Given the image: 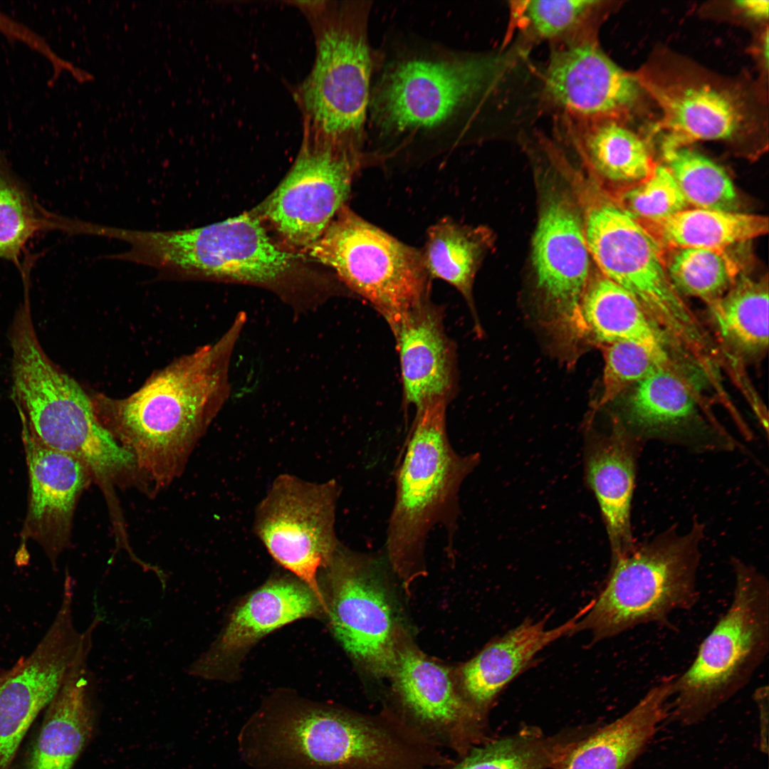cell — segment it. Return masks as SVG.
<instances>
[{
  "label": "cell",
  "mask_w": 769,
  "mask_h": 769,
  "mask_svg": "<svg viewBox=\"0 0 769 769\" xmlns=\"http://www.w3.org/2000/svg\"><path fill=\"white\" fill-rule=\"evenodd\" d=\"M98 625L93 619L83 632L76 657L47 706L28 769H71L92 735L97 682L88 660Z\"/></svg>",
  "instance_id": "obj_21"
},
{
  "label": "cell",
  "mask_w": 769,
  "mask_h": 769,
  "mask_svg": "<svg viewBox=\"0 0 769 769\" xmlns=\"http://www.w3.org/2000/svg\"><path fill=\"white\" fill-rule=\"evenodd\" d=\"M518 46L454 61L409 60L389 73L377 95L381 125L397 132L434 127L477 98L516 102L532 82Z\"/></svg>",
  "instance_id": "obj_8"
},
{
  "label": "cell",
  "mask_w": 769,
  "mask_h": 769,
  "mask_svg": "<svg viewBox=\"0 0 769 769\" xmlns=\"http://www.w3.org/2000/svg\"><path fill=\"white\" fill-rule=\"evenodd\" d=\"M731 604L701 644L688 669L675 676L669 716L690 725L702 721L743 689L769 651V581L733 558Z\"/></svg>",
  "instance_id": "obj_6"
},
{
  "label": "cell",
  "mask_w": 769,
  "mask_h": 769,
  "mask_svg": "<svg viewBox=\"0 0 769 769\" xmlns=\"http://www.w3.org/2000/svg\"><path fill=\"white\" fill-rule=\"evenodd\" d=\"M306 251L368 301L391 330L429 300L431 278L422 250L397 240L345 205Z\"/></svg>",
  "instance_id": "obj_10"
},
{
  "label": "cell",
  "mask_w": 769,
  "mask_h": 769,
  "mask_svg": "<svg viewBox=\"0 0 769 769\" xmlns=\"http://www.w3.org/2000/svg\"><path fill=\"white\" fill-rule=\"evenodd\" d=\"M589 172L601 182L636 184L654 165L644 142L614 119L561 120Z\"/></svg>",
  "instance_id": "obj_28"
},
{
  "label": "cell",
  "mask_w": 769,
  "mask_h": 769,
  "mask_svg": "<svg viewBox=\"0 0 769 769\" xmlns=\"http://www.w3.org/2000/svg\"><path fill=\"white\" fill-rule=\"evenodd\" d=\"M703 535L704 525L695 518L687 531L671 526L612 561L607 582L577 632L589 631L595 642L692 608L699 599Z\"/></svg>",
  "instance_id": "obj_5"
},
{
  "label": "cell",
  "mask_w": 769,
  "mask_h": 769,
  "mask_svg": "<svg viewBox=\"0 0 769 769\" xmlns=\"http://www.w3.org/2000/svg\"><path fill=\"white\" fill-rule=\"evenodd\" d=\"M605 4L595 0L512 1L506 38L517 31L528 41L555 45L595 34Z\"/></svg>",
  "instance_id": "obj_34"
},
{
  "label": "cell",
  "mask_w": 769,
  "mask_h": 769,
  "mask_svg": "<svg viewBox=\"0 0 769 769\" xmlns=\"http://www.w3.org/2000/svg\"><path fill=\"white\" fill-rule=\"evenodd\" d=\"M245 317L216 342L157 372L124 399H91L103 425L133 454L137 469L164 486L181 472L227 394L229 361Z\"/></svg>",
  "instance_id": "obj_2"
},
{
  "label": "cell",
  "mask_w": 769,
  "mask_h": 769,
  "mask_svg": "<svg viewBox=\"0 0 769 769\" xmlns=\"http://www.w3.org/2000/svg\"><path fill=\"white\" fill-rule=\"evenodd\" d=\"M618 203L635 219L642 221L659 220L687 206V202L670 170L655 166L643 181L624 191Z\"/></svg>",
  "instance_id": "obj_39"
},
{
  "label": "cell",
  "mask_w": 769,
  "mask_h": 769,
  "mask_svg": "<svg viewBox=\"0 0 769 769\" xmlns=\"http://www.w3.org/2000/svg\"><path fill=\"white\" fill-rule=\"evenodd\" d=\"M539 76L543 105L560 120L613 119L640 95L638 80L605 54L596 34L553 45Z\"/></svg>",
  "instance_id": "obj_17"
},
{
  "label": "cell",
  "mask_w": 769,
  "mask_h": 769,
  "mask_svg": "<svg viewBox=\"0 0 769 769\" xmlns=\"http://www.w3.org/2000/svg\"><path fill=\"white\" fill-rule=\"evenodd\" d=\"M675 676L662 679L629 711L579 741L553 769H628L669 716Z\"/></svg>",
  "instance_id": "obj_26"
},
{
  "label": "cell",
  "mask_w": 769,
  "mask_h": 769,
  "mask_svg": "<svg viewBox=\"0 0 769 769\" xmlns=\"http://www.w3.org/2000/svg\"><path fill=\"white\" fill-rule=\"evenodd\" d=\"M71 218L46 209L0 150V260L12 263L21 278L31 275L38 254L27 249L39 234H69Z\"/></svg>",
  "instance_id": "obj_27"
},
{
  "label": "cell",
  "mask_w": 769,
  "mask_h": 769,
  "mask_svg": "<svg viewBox=\"0 0 769 769\" xmlns=\"http://www.w3.org/2000/svg\"><path fill=\"white\" fill-rule=\"evenodd\" d=\"M0 32L4 33L9 39L23 42L31 48L45 56L52 64L54 71L51 80V83L56 80L63 71L69 72L75 80L80 83H85L94 80L92 73L75 66L71 62L61 58L51 48L43 38L35 33L29 28L17 22L1 11H0Z\"/></svg>",
  "instance_id": "obj_40"
},
{
  "label": "cell",
  "mask_w": 769,
  "mask_h": 769,
  "mask_svg": "<svg viewBox=\"0 0 769 769\" xmlns=\"http://www.w3.org/2000/svg\"><path fill=\"white\" fill-rule=\"evenodd\" d=\"M253 769H423L422 738L388 709L367 715L291 692L268 697L238 735Z\"/></svg>",
  "instance_id": "obj_1"
},
{
  "label": "cell",
  "mask_w": 769,
  "mask_h": 769,
  "mask_svg": "<svg viewBox=\"0 0 769 769\" xmlns=\"http://www.w3.org/2000/svg\"><path fill=\"white\" fill-rule=\"evenodd\" d=\"M627 392L623 419L617 422L642 444L659 440L696 452L731 451L738 446L717 424L703 419L697 392L673 362Z\"/></svg>",
  "instance_id": "obj_20"
},
{
  "label": "cell",
  "mask_w": 769,
  "mask_h": 769,
  "mask_svg": "<svg viewBox=\"0 0 769 769\" xmlns=\"http://www.w3.org/2000/svg\"><path fill=\"white\" fill-rule=\"evenodd\" d=\"M602 347L605 365L600 406L614 400L647 376L673 362L664 347L626 340Z\"/></svg>",
  "instance_id": "obj_38"
},
{
  "label": "cell",
  "mask_w": 769,
  "mask_h": 769,
  "mask_svg": "<svg viewBox=\"0 0 769 769\" xmlns=\"http://www.w3.org/2000/svg\"><path fill=\"white\" fill-rule=\"evenodd\" d=\"M642 445L616 422L610 434L593 439L586 450L587 481L601 511L612 561L636 544L631 508Z\"/></svg>",
  "instance_id": "obj_24"
},
{
  "label": "cell",
  "mask_w": 769,
  "mask_h": 769,
  "mask_svg": "<svg viewBox=\"0 0 769 769\" xmlns=\"http://www.w3.org/2000/svg\"><path fill=\"white\" fill-rule=\"evenodd\" d=\"M660 244L674 249L698 248L717 251L761 236L768 231L765 216L694 208L668 217L642 221Z\"/></svg>",
  "instance_id": "obj_30"
},
{
  "label": "cell",
  "mask_w": 769,
  "mask_h": 769,
  "mask_svg": "<svg viewBox=\"0 0 769 769\" xmlns=\"http://www.w3.org/2000/svg\"><path fill=\"white\" fill-rule=\"evenodd\" d=\"M392 331L405 404L417 409L436 400L449 402L456 391V348L445 332L442 309L429 300Z\"/></svg>",
  "instance_id": "obj_23"
},
{
  "label": "cell",
  "mask_w": 769,
  "mask_h": 769,
  "mask_svg": "<svg viewBox=\"0 0 769 769\" xmlns=\"http://www.w3.org/2000/svg\"><path fill=\"white\" fill-rule=\"evenodd\" d=\"M486 238L480 229H470L445 217L428 229L422 250L431 278L441 279L454 286L476 315L472 286Z\"/></svg>",
  "instance_id": "obj_35"
},
{
  "label": "cell",
  "mask_w": 769,
  "mask_h": 769,
  "mask_svg": "<svg viewBox=\"0 0 769 769\" xmlns=\"http://www.w3.org/2000/svg\"><path fill=\"white\" fill-rule=\"evenodd\" d=\"M583 229L601 274L631 293L669 342L700 359L711 336L673 286L660 244L618 203L588 191Z\"/></svg>",
  "instance_id": "obj_7"
},
{
  "label": "cell",
  "mask_w": 769,
  "mask_h": 769,
  "mask_svg": "<svg viewBox=\"0 0 769 769\" xmlns=\"http://www.w3.org/2000/svg\"><path fill=\"white\" fill-rule=\"evenodd\" d=\"M736 6L748 16L763 19L768 16V1L741 0L736 2Z\"/></svg>",
  "instance_id": "obj_41"
},
{
  "label": "cell",
  "mask_w": 769,
  "mask_h": 769,
  "mask_svg": "<svg viewBox=\"0 0 769 769\" xmlns=\"http://www.w3.org/2000/svg\"><path fill=\"white\" fill-rule=\"evenodd\" d=\"M671 131L664 145L683 147L698 140L728 139L743 120L738 104L728 94L709 86L686 88L664 100Z\"/></svg>",
  "instance_id": "obj_31"
},
{
  "label": "cell",
  "mask_w": 769,
  "mask_h": 769,
  "mask_svg": "<svg viewBox=\"0 0 769 769\" xmlns=\"http://www.w3.org/2000/svg\"><path fill=\"white\" fill-rule=\"evenodd\" d=\"M666 167L688 204L696 208L735 211L738 198L732 181L716 163L683 147L663 145Z\"/></svg>",
  "instance_id": "obj_36"
},
{
  "label": "cell",
  "mask_w": 769,
  "mask_h": 769,
  "mask_svg": "<svg viewBox=\"0 0 769 769\" xmlns=\"http://www.w3.org/2000/svg\"><path fill=\"white\" fill-rule=\"evenodd\" d=\"M392 676L397 706L407 726L459 758L488 741L486 714L463 695L449 671L401 642Z\"/></svg>",
  "instance_id": "obj_15"
},
{
  "label": "cell",
  "mask_w": 769,
  "mask_h": 769,
  "mask_svg": "<svg viewBox=\"0 0 769 769\" xmlns=\"http://www.w3.org/2000/svg\"><path fill=\"white\" fill-rule=\"evenodd\" d=\"M713 322L727 345L743 357L762 356L768 347V287L743 278L708 304Z\"/></svg>",
  "instance_id": "obj_32"
},
{
  "label": "cell",
  "mask_w": 769,
  "mask_h": 769,
  "mask_svg": "<svg viewBox=\"0 0 769 769\" xmlns=\"http://www.w3.org/2000/svg\"><path fill=\"white\" fill-rule=\"evenodd\" d=\"M73 580L66 575L58 610L21 668L0 684V769L14 758L38 714L51 702L83 639L74 625Z\"/></svg>",
  "instance_id": "obj_18"
},
{
  "label": "cell",
  "mask_w": 769,
  "mask_h": 769,
  "mask_svg": "<svg viewBox=\"0 0 769 769\" xmlns=\"http://www.w3.org/2000/svg\"><path fill=\"white\" fill-rule=\"evenodd\" d=\"M321 615L322 603L303 582L293 575L272 577L235 607L215 640L187 672L206 680H234L244 658L263 637L298 619Z\"/></svg>",
  "instance_id": "obj_19"
},
{
  "label": "cell",
  "mask_w": 769,
  "mask_h": 769,
  "mask_svg": "<svg viewBox=\"0 0 769 769\" xmlns=\"http://www.w3.org/2000/svg\"><path fill=\"white\" fill-rule=\"evenodd\" d=\"M448 402L436 400L416 409L395 472V498L387 528V560L408 582L425 572L424 550L431 529L441 525L453 541L459 493L478 464V454L461 455L446 427Z\"/></svg>",
  "instance_id": "obj_4"
},
{
  "label": "cell",
  "mask_w": 769,
  "mask_h": 769,
  "mask_svg": "<svg viewBox=\"0 0 769 769\" xmlns=\"http://www.w3.org/2000/svg\"><path fill=\"white\" fill-rule=\"evenodd\" d=\"M763 51H764L763 52V56H764V57L765 58V62H766V63H768V31H766V34H765V40H764Z\"/></svg>",
  "instance_id": "obj_43"
},
{
  "label": "cell",
  "mask_w": 769,
  "mask_h": 769,
  "mask_svg": "<svg viewBox=\"0 0 769 769\" xmlns=\"http://www.w3.org/2000/svg\"><path fill=\"white\" fill-rule=\"evenodd\" d=\"M130 244L117 258L180 278L231 279L273 285L295 268L296 256L278 247L260 218L244 214L205 226L177 231L120 229Z\"/></svg>",
  "instance_id": "obj_9"
},
{
  "label": "cell",
  "mask_w": 769,
  "mask_h": 769,
  "mask_svg": "<svg viewBox=\"0 0 769 769\" xmlns=\"http://www.w3.org/2000/svg\"><path fill=\"white\" fill-rule=\"evenodd\" d=\"M590 253L583 224L570 202L550 199L533 241V263L547 323L563 344L583 340L580 303L590 277Z\"/></svg>",
  "instance_id": "obj_16"
},
{
  "label": "cell",
  "mask_w": 769,
  "mask_h": 769,
  "mask_svg": "<svg viewBox=\"0 0 769 769\" xmlns=\"http://www.w3.org/2000/svg\"><path fill=\"white\" fill-rule=\"evenodd\" d=\"M580 318L583 339L601 347L626 340L666 348L668 339L637 299L601 273L589 280Z\"/></svg>",
  "instance_id": "obj_29"
},
{
  "label": "cell",
  "mask_w": 769,
  "mask_h": 769,
  "mask_svg": "<svg viewBox=\"0 0 769 769\" xmlns=\"http://www.w3.org/2000/svg\"><path fill=\"white\" fill-rule=\"evenodd\" d=\"M339 486L279 476L258 505L254 530L272 558L315 594L318 575L340 545L335 528Z\"/></svg>",
  "instance_id": "obj_13"
},
{
  "label": "cell",
  "mask_w": 769,
  "mask_h": 769,
  "mask_svg": "<svg viewBox=\"0 0 769 769\" xmlns=\"http://www.w3.org/2000/svg\"><path fill=\"white\" fill-rule=\"evenodd\" d=\"M383 564L340 544L318 575L333 633L354 661L378 677L392 676L402 642Z\"/></svg>",
  "instance_id": "obj_11"
},
{
  "label": "cell",
  "mask_w": 769,
  "mask_h": 769,
  "mask_svg": "<svg viewBox=\"0 0 769 769\" xmlns=\"http://www.w3.org/2000/svg\"><path fill=\"white\" fill-rule=\"evenodd\" d=\"M359 165L355 150L307 135L290 172L254 214L306 250L345 206Z\"/></svg>",
  "instance_id": "obj_14"
},
{
  "label": "cell",
  "mask_w": 769,
  "mask_h": 769,
  "mask_svg": "<svg viewBox=\"0 0 769 769\" xmlns=\"http://www.w3.org/2000/svg\"><path fill=\"white\" fill-rule=\"evenodd\" d=\"M577 729L547 736L526 728L474 748L447 769H546L553 768L580 740Z\"/></svg>",
  "instance_id": "obj_33"
},
{
  "label": "cell",
  "mask_w": 769,
  "mask_h": 769,
  "mask_svg": "<svg viewBox=\"0 0 769 769\" xmlns=\"http://www.w3.org/2000/svg\"><path fill=\"white\" fill-rule=\"evenodd\" d=\"M24 438L30 479L26 530L54 565L68 546L75 505L91 475L78 459Z\"/></svg>",
  "instance_id": "obj_22"
},
{
  "label": "cell",
  "mask_w": 769,
  "mask_h": 769,
  "mask_svg": "<svg viewBox=\"0 0 769 769\" xmlns=\"http://www.w3.org/2000/svg\"><path fill=\"white\" fill-rule=\"evenodd\" d=\"M676 249L666 268L681 295L698 298L708 304L721 297L735 282L737 268L723 251Z\"/></svg>",
  "instance_id": "obj_37"
},
{
  "label": "cell",
  "mask_w": 769,
  "mask_h": 769,
  "mask_svg": "<svg viewBox=\"0 0 769 769\" xmlns=\"http://www.w3.org/2000/svg\"><path fill=\"white\" fill-rule=\"evenodd\" d=\"M310 16L315 24L316 56L298 91L307 135L354 149L369 100L371 59L365 38L341 15Z\"/></svg>",
  "instance_id": "obj_12"
},
{
  "label": "cell",
  "mask_w": 769,
  "mask_h": 769,
  "mask_svg": "<svg viewBox=\"0 0 769 769\" xmlns=\"http://www.w3.org/2000/svg\"><path fill=\"white\" fill-rule=\"evenodd\" d=\"M12 348V398L23 434L51 449L80 461L101 488H108L133 468L132 454L103 425L91 398L43 350L31 310L20 308L9 330Z\"/></svg>",
  "instance_id": "obj_3"
},
{
  "label": "cell",
  "mask_w": 769,
  "mask_h": 769,
  "mask_svg": "<svg viewBox=\"0 0 769 769\" xmlns=\"http://www.w3.org/2000/svg\"><path fill=\"white\" fill-rule=\"evenodd\" d=\"M24 660V656L20 658L15 664L9 669H0V684L3 683L8 678L15 674L22 666Z\"/></svg>",
  "instance_id": "obj_42"
},
{
  "label": "cell",
  "mask_w": 769,
  "mask_h": 769,
  "mask_svg": "<svg viewBox=\"0 0 769 769\" xmlns=\"http://www.w3.org/2000/svg\"><path fill=\"white\" fill-rule=\"evenodd\" d=\"M591 601L572 618L547 629L545 620H526L491 642L460 669L459 686L465 698L486 714L501 691L528 667L535 655L550 643L577 632L580 619Z\"/></svg>",
  "instance_id": "obj_25"
}]
</instances>
